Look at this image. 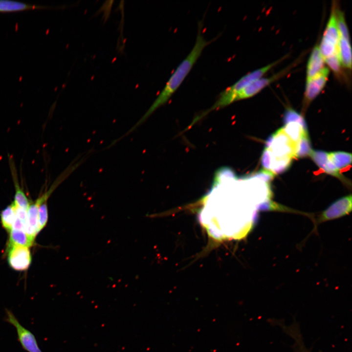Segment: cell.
<instances>
[{"label":"cell","mask_w":352,"mask_h":352,"mask_svg":"<svg viewBox=\"0 0 352 352\" xmlns=\"http://www.w3.org/2000/svg\"><path fill=\"white\" fill-rule=\"evenodd\" d=\"M315 164L326 173L345 181L344 176L330 161L328 153L321 150H312L309 154Z\"/></svg>","instance_id":"obj_10"},{"label":"cell","mask_w":352,"mask_h":352,"mask_svg":"<svg viewBox=\"0 0 352 352\" xmlns=\"http://www.w3.org/2000/svg\"><path fill=\"white\" fill-rule=\"evenodd\" d=\"M201 22L198 23V30L195 44L188 55L179 64L170 77L164 88L154 102L129 132L135 129L157 108L165 104L180 86L200 57L203 49L212 41L205 40L202 33Z\"/></svg>","instance_id":"obj_1"},{"label":"cell","mask_w":352,"mask_h":352,"mask_svg":"<svg viewBox=\"0 0 352 352\" xmlns=\"http://www.w3.org/2000/svg\"><path fill=\"white\" fill-rule=\"evenodd\" d=\"M339 34L336 24L335 5L331 8L330 15L326 25L319 48L324 60L337 53Z\"/></svg>","instance_id":"obj_4"},{"label":"cell","mask_w":352,"mask_h":352,"mask_svg":"<svg viewBox=\"0 0 352 352\" xmlns=\"http://www.w3.org/2000/svg\"><path fill=\"white\" fill-rule=\"evenodd\" d=\"M337 53L343 67L351 70L352 49L350 41L339 37Z\"/></svg>","instance_id":"obj_12"},{"label":"cell","mask_w":352,"mask_h":352,"mask_svg":"<svg viewBox=\"0 0 352 352\" xmlns=\"http://www.w3.org/2000/svg\"><path fill=\"white\" fill-rule=\"evenodd\" d=\"M16 216L13 202L6 207L0 213L1 224L8 232L12 229Z\"/></svg>","instance_id":"obj_20"},{"label":"cell","mask_w":352,"mask_h":352,"mask_svg":"<svg viewBox=\"0 0 352 352\" xmlns=\"http://www.w3.org/2000/svg\"><path fill=\"white\" fill-rule=\"evenodd\" d=\"M294 66V63L271 76L262 77L251 83L236 94L235 102L250 98L257 94L266 87L284 76Z\"/></svg>","instance_id":"obj_7"},{"label":"cell","mask_w":352,"mask_h":352,"mask_svg":"<svg viewBox=\"0 0 352 352\" xmlns=\"http://www.w3.org/2000/svg\"><path fill=\"white\" fill-rule=\"evenodd\" d=\"M325 62L335 74L340 75L343 66L339 58L338 53L325 59Z\"/></svg>","instance_id":"obj_23"},{"label":"cell","mask_w":352,"mask_h":352,"mask_svg":"<svg viewBox=\"0 0 352 352\" xmlns=\"http://www.w3.org/2000/svg\"><path fill=\"white\" fill-rule=\"evenodd\" d=\"M285 58L286 56L243 76L220 93L217 100L209 111L224 107L235 102V96L240 91L251 83L262 78L270 69L282 61Z\"/></svg>","instance_id":"obj_2"},{"label":"cell","mask_w":352,"mask_h":352,"mask_svg":"<svg viewBox=\"0 0 352 352\" xmlns=\"http://www.w3.org/2000/svg\"><path fill=\"white\" fill-rule=\"evenodd\" d=\"M283 129L289 138L295 143L300 139L303 134L308 132V130L301 124L296 122H290L285 125Z\"/></svg>","instance_id":"obj_17"},{"label":"cell","mask_w":352,"mask_h":352,"mask_svg":"<svg viewBox=\"0 0 352 352\" xmlns=\"http://www.w3.org/2000/svg\"><path fill=\"white\" fill-rule=\"evenodd\" d=\"M325 60L322 56L319 48V45L316 44L310 54L306 71V79H309L318 73L325 67Z\"/></svg>","instance_id":"obj_11"},{"label":"cell","mask_w":352,"mask_h":352,"mask_svg":"<svg viewBox=\"0 0 352 352\" xmlns=\"http://www.w3.org/2000/svg\"><path fill=\"white\" fill-rule=\"evenodd\" d=\"M296 143L284 131L283 128L278 130L266 140L265 148L276 157L291 158L295 157Z\"/></svg>","instance_id":"obj_3"},{"label":"cell","mask_w":352,"mask_h":352,"mask_svg":"<svg viewBox=\"0 0 352 352\" xmlns=\"http://www.w3.org/2000/svg\"><path fill=\"white\" fill-rule=\"evenodd\" d=\"M312 151L308 132L303 134L296 143L295 157H303L309 155Z\"/></svg>","instance_id":"obj_19"},{"label":"cell","mask_w":352,"mask_h":352,"mask_svg":"<svg viewBox=\"0 0 352 352\" xmlns=\"http://www.w3.org/2000/svg\"><path fill=\"white\" fill-rule=\"evenodd\" d=\"M329 73V69L325 67L313 77L306 79L304 97V105H308L320 93L327 83Z\"/></svg>","instance_id":"obj_8"},{"label":"cell","mask_w":352,"mask_h":352,"mask_svg":"<svg viewBox=\"0 0 352 352\" xmlns=\"http://www.w3.org/2000/svg\"><path fill=\"white\" fill-rule=\"evenodd\" d=\"M12 176L16 190L14 201L13 202L18 207L27 211L30 203L22 190L21 188L18 181L16 173L13 170Z\"/></svg>","instance_id":"obj_18"},{"label":"cell","mask_w":352,"mask_h":352,"mask_svg":"<svg viewBox=\"0 0 352 352\" xmlns=\"http://www.w3.org/2000/svg\"><path fill=\"white\" fill-rule=\"evenodd\" d=\"M328 158L333 165L339 171L352 163V154L344 152L328 153Z\"/></svg>","instance_id":"obj_15"},{"label":"cell","mask_w":352,"mask_h":352,"mask_svg":"<svg viewBox=\"0 0 352 352\" xmlns=\"http://www.w3.org/2000/svg\"><path fill=\"white\" fill-rule=\"evenodd\" d=\"M9 233L8 246L18 245L29 247L33 244L34 241L24 230L11 229Z\"/></svg>","instance_id":"obj_14"},{"label":"cell","mask_w":352,"mask_h":352,"mask_svg":"<svg viewBox=\"0 0 352 352\" xmlns=\"http://www.w3.org/2000/svg\"><path fill=\"white\" fill-rule=\"evenodd\" d=\"M351 195L343 197L330 204L313 220L315 227L319 224L340 218L349 214L352 211Z\"/></svg>","instance_id":"obj_6"},{"label":"cell","mask_w":352,"mask_h":352,"mask_svg":"<svg viewBox=\"0 0 352 352\" xmlns=\"http://www.w3.org/2000/svg\"><path fill=\"white\" fill-rule=\"evenodd\" d=\"M257 210L259 211H278L293 213H298L303 214L305 216L308 217L312 220H313V215H311L308 213L295 210L291 208L286 207L282 204L277 203L270 199H267V200L260 203L257 207Z\"/></svg>","instance_id":"obj_13"},{"label":"cell","mask_w":352,"mask_h":352,"mask_svg":"<svg viewBox=\"0 0 352 352\" xmlns=\"http://www.w3.org/2000/svg\"><path fill=\"white\" fill-rule=\"evenodd\" d=\"M4 311L3 320L15 328L18 341L22 348L27 352H43L38 345L35 336L20 323L12 311L5 308Z\"/></svg>","instance_id":"obj_5"},{"label":"cell","mask_w":352,"mask_h":352,"mask_svg":"<svg viewBox=\"0 0 352 352\" xmlns=\"http://www.w3.org/2000/svg\"><path fill=\"white\" fill-rule=\"evenodd\" d=\"M19 230L24 231V225L22 222L16 217L14 223L13 225L12 229Z\"/></svg>","instance_id":"obj_25"},{"label":"cell","mask_w":352,"mask_h":352,"mask_svg":"<svg viewBox=\"0 0 352 352\" xmlns=\"http://www.w3.org/2000/svg\"><path fill=\"white\" fill-rule=\"evenodd\" d=\"M335 15L339 37L350 41L349 31L344 13L336 6V5H335Z\"/></svg>","instance_id":"obj_21"},{"label":"cell","mask_w":352,"mask_h":352,"mask_svg":"<svg viewBox=\"0 0 352 352\" xmlns=\"http://www.w3.org/2000/svg\"><path fill=\"white\" fill-rule=\"evenodd\" d=\"M284 122L285 124L290 122H296L301 124L303 127L307 129L305 120L300 113L291 108H288L286 110L284 116Z\"/></svg>","instance_id":"obj_22"},{"label":"cell","mask_w":352,"mask_h":352,"mask_svg":"<svg viewBox=\"0 0 352 352\" xmlns=\"http://www.w3.org/2000/svg\"><path fill=\"white\" fill-rule=\"evenodd\" d=\"M44 8H46V7L30 5L17 1L0 0V12H14Z\"/></svg>","instance_id":"obj_16"},{"label":"cell","mask_w":352,"mask_h":352,"mask_svg":"<svg viewBox=\"0 0 352 352\" xmlns=\"http://www.w3.org/2000/svg\"><path fill=\"white\" fill-rule=\"evenodd\" d=\"M113 2L114 1L113 0H108L105 1L98 11V13L100 11H104L103 13V19L105 21H106L109 18L110 14H108L107 11H108V13H110V11Z\"/></svg>","instance_id":"obj_24"},{"label":"cell","mask_w":352,"mask_h":352,"mask_svg":"<svg viewBox=\"0 0 352 352\" xmlns=\"http://www.w3.org/2000/svg\"><path fill=\"white\" fill-rule=\"evenodd\" d=\"M7 260L9 265L13 269L26 270L32 260L29 247L18 245L8 246Z\"/></svg>","instance_id":"obj_9"}]
</instances>
